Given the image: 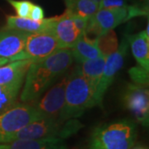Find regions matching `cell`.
<instances>
[{
  "instance_id": "1",
  "label": "cell",
  "mask_w": 149,
  "mask_h": 149,
  "mask_svg": "<svg viewBox=\"0 0 149 149\" xmlns=\"http://www.w3.org/2000/svg\"><path fill=\"white\" fill-rule=\"evenodd\" d=\"M73 59L70 48H59L46 58L33 61L26 73L21 101L32 103L37 100L54 80L69 69Z\"/></svg>"
},
{
  "instance_id": "2",
  "label": "cell",
  "mask_w": 149,
  "mask_h": 149,
  "mask_svg": "<svg viewBox=\"0 0 149 149\" xmlns=\"http://www.w3.org/2000/svg\"><path fill=\"white\" fill-rule=\"evenodd\" d=\"M137 139V126L128 119L104 123L94 128L88 149H132Z\"/></svg>"
},
{
  "instance_id": "3",
  "label": "cell",
  "mask_w": 149,
  "mask_h": 149,
  "mask_svg": "<svg viewBox=\"0 0 149 149\" xmlns=\"http://www.w3.org/2000/svg\"><path fill=\"white\" fill-rule=\"evenodd\" d=\"M83 125L75 118L58 120L42 118L27 124L24 128L9 134L0 140V143H6L16 140L61 139H65L76 133Z\"/></svg>"
},
{
  "instance_id": "4",
  "label": "cell",
  "mask_w": 149,
  "mask_h": 149,
  "mask_svg": "<svg viewBox=\"0 0 149 149\" xmlns=\"http://www.w3.org/2000/svg\"><path fill=\"white\" fill-rule=\"evenodd\" d=\"M95 105V91L82 75L79 66H76L67 77L64 108L61 119L65 121L76 118L85 109Z\"/></svg>"
},
{
  "instance_id": "5",
  "label": "cell",
  "mask_w": 149,
  "mask_h": 149,
  "mask_svg": "<svg viewBox=\"0 0 149 149\" xmlns=\"http://www.w3.org/2000/svg\"><path fill=\"white\" fill-rule=\"evenodd\" d=\"M42 118L32 103H16L0 114V140Z\"/></svg>"
},
{
  "instance_id": "6",
  "label": "cell",
  "mask_w": 149,
  "mask_h": 149,
  "mask_svg": "<svg viewBox=\"0 0 149 149\" xmlns=\"http://www.w3.org/2000/svg\"><path fill=\"white\" fill-rule=\"evenodd\" d=\"M60 47L58 41L52 31H47L29 33L26 38L23 51L12 58L10 61L20 60L39 61L46 58Z\"/></svg>"
},
{
  "instance_id": "7",
  "label": "cell",
  "mask_w": 149,
  "mask_h": 149,
  "mask_svg": "<svg viewBox=\"0 0 149 149\" xmlns=\"http://www.w3.org/2000/svg\"><path fill=\"white\" fill-rule=\"evenodd\" d=\"M128 48V42L126 37H123L120 46L117 50L106 57L104 70L99 85L95 93V105H101L104 96L112 84L115 75L123 67L125 56Z\"/></svg>"
},
{
  "instance_id": "8",
  "label": "cell",
  "mask_w": 149,
  "mask_h": 149,
  "mask_svg": "<svg viewBox=\"0 0 149 149\" xmlns=\"http://www.w3.org/2000/svg\"><path fill=\"white\" fill-rule=\"evenodd\" d=\"M128 6L113 9H99L88 21L85 33H91L95 38L128 21Z\"/></svg>"
},
{
  "instance_id": "9",
  "label": "cell",
  "mask_w": 149,
  "mask_h": 149,
  "mask_svg": "<svg viewBox=\"0 0 149 149\" xmlns=\"http://www.w3.org/2000/svg\"><path fill=\"white\" fill-rule=\"evenodd\" d=\"M67 77H64L57 84L52 86L40 99L38 98L32 105L43 118L61 120V113L65 104V91ZM63 121V120H62Z\"/></svg>"
},
{
  "instance_id": "10",
  "label": "cell",
  "mask_w": 149,
  "mask_h": 149,
  "mask_svg": "<svg viewBox=\"0 0 149 149\" xmlns=\"http://www.w3.org/2000/svg\"><path fill=\"white\" fill-rule=\"evenodd\" d=\"M124 104L137 122L148 127L149 121V93L146 87L128 85L123 97Z\"/></svg>"
},
{
  "instance_id": "11",
  "label": "cell",
  "mask_w": 149,
  "mask_h": 149,
  "mask_svg": "<svg viewBox=\"0 0 149 149\" xmlns=\"http://www.w3.org/2000/svg\"><path fill=\"white\" fill-rule=\"evenodd\" d=\"M56 36L61 48H71L81 34L75 27L67 10L61 16L52 17L50 28Z\"/></svg>"
},
{
  "instance_id": "12",
  "label": "cell",
  "mask_w": 149,
  "mask_h": 149,
  "mask_svg": "<svg viewBox=\"0 0 149 149\" xmlns=\"http://www.w3.org/2000/svg\"><path fill=\"white\" fill-rule=\"evenodd\" d=\"M28 34L7 27L0 30V57L11 60L22 52Z\"/></svg>"
},
{
  "instance_id": "13",
  "label": "cell",
  "mask_w": 149,
  "mask_h": 149,
  "mask_svg": "<svg viewBox=\"0 0 149 149\" xmlns=\"http://www.w3.org/2000/svg\"><path fill=\"white\" fill-rule=\"evenodd\" d=\"M70 49L71 51L73 58L75 59L78 63L103 56L98 47L97 38L88 37L85 32L80 34L72 47Z\"/></svg>"
},
{
  "instance_id": "14",
  "label": "cell",
  "mask_w": 149,
  "mask_h": 149,
  "mask_svg": "<svg viewBox=\"0 0 149 149\" xmlns=\"http://www.w3.org/2000/svg\"><path fill=\"white\" fill-rule=\"evenodd\" d=\"M133 57L139 65L149 71V37L145 31L127 36Z\"/></svg>"
},
{
  "instance_id": "15",
  "label": "cell",
  "mask_w": 149,
  "mask_h": 149,
  "mask_svg": "<svg viewBox=\"0 0 149 149\" xmlns=\"http://www.w3.org/2000/svg\"><path fill=\"white\" fill-rule=\"evenodd\" d=\"M6 27L17 31L29 32H39L50 30L52 17L44 18L42 21H34L29 17H20L17 16H8L6 18Z\"/></svg>"
},
{
  "instance_id": "16",
  "label": "cell",
  "mask_w": 149,
  "mask_h": 149,
  "mask_svg": "<svg viewBox=\"0 0 149 149\" xmlns=\"http://www.w3.org/2000/svg\"><path fill=\"white\" fill-rule=\"evenodd\" d=\"M63 140L61 139L16 140L0 143V149H66Z\"/></svg>"
},
{
  "instance_id": "17",
  "label": "cell",
  "mask_w": 149,
  "mask_h": 149,
  "mask_svg": "<svg viewBox=\"0 0 149 149\" xmlns=\"http://www.w3.org/2000/svg\"><path fill=\"white\" fill-rule=\"evenodd\" d=\"M105 60L106 58L104 56H100L93 60L85 61L78 65L82 75L87 80L95 93L103 74Z\"/></svg>"
},
{
  "instance_id": "18",
  "label": "cell",
  "mask_w": 149,
  "mask_h": 149,
  "mask_svg": "<svg viewBox=\"0 0 149 149\" xmlns=\"http://www.w3.org/2000/svg\"><path fill=\"white\" fill-rule=\"evenodd\" d=\"M32 61V60H20L0 66V85L11 83L21 77H25Z\"/></svg>"
},
{
  "instance_id": "19",
  "label": "cell",
  "mask_w": 149,
  "mask_h": 149,
  "mask_svg": "<svg viewBox=\"0 0 149 149\" xmlns=\"http://www.w3.org/2000/svg\"><path fill=\"white\" fill-rule=\"evenodd\" d=\"M23 80L24 77H21L11 83L0 85V114L16 104Z\"/></svg>"
},
{
  "instance_id": "20",
  "label": "cell",
  "mask_w": 149,
  "mask_h": 149,
  "mask_svg": "<svg viewBox=\"0 0 149 149\" xmlns=\"http://www.w3.org/2000/svg\"><path fill=\"white\" fill-rule=\"evenodd\" d=\"M66 9L74 15L89 20L100 9L99 3L92 0H65Z\"/></svg>"
},
{
  "instance_id": "21",
  "label": "cell",
  "mask_w": 149,
  "mask_h": 149,
  "mask_svg": "<svg viewBox=\"0 0 149 149\" xmlns=\"http://www.w3.org/2000/svg\"><path fill=\"white\" fill-rule=\"evenodd\" d=\"M98 47L100 48L101 54L106 58L110 54L114 52L118 47L117 36L113 30L105 32L97 38Z\"/></svg>"
},
{
  "instance_id": "22",
  "label": "cell",
  "mask_w": 149,
  "mask_h": 149,
  "mask_svg": "<svg viewBox=\"0 0 149 149\" xmlns=\"http://www.w3.org/2000/svg\"><path fill=\"white\" fill-rule=\"evenodd\" d=\"M128 74L135 85L146 87L148 85V70H146L140 65H137L130 68Z\"/></svg>"
},
{
  "instance_id": "23",
  "label": "cell",
  "mask_w": 149,
  "mask_h": 149,
  "mask_svg": "<svg viewBox=\"0 0 149 149\" xmlns=\"http://www.w3.org/2000/svg\"><path fill=\"white\" fill-rule=\"evenodd\" d=\"M16 11L17 17H29L32 9V3L29 0H6Z\"/></svg>"
},
{
  "instance_id": "24",
  "label": "cell",
  "mask_w": 149,
  "mask_h": 149,
  "mask_svg": "<svg viewBox=\"0 0 149 149\" xmlns=\"http://www.w3.org/2000/svg\"><path fill=\"white\" fill-rule=\"evenodd\" d=\"M128 5V0H101L99 3L100 9L119 8Z\"/></svg>"
},
{
  "instance_id": "25",
  "label": "cell",
  "mask_w": 149,
  "mask_h": 149,
  "mask_svg": "<svg viewBox=\"0 0 149 149\" xmlns=\"http://www.w3.org/2000/svg\"><path fill=\"white\" fill-rule=\"evenodd\" d=\"M68 12H69V11H68ZM70 13L71 18H72V20L74 22V26L77 28V30H78L80 33L85 32L86 27H87V25H88V21H89V20H87V19H85V18H83V17H81L77 16V15H74V14L71 13Z\"/></svg>"
},
{
  "instance_id": "26",
  "label": "cell",
  "mask_w": 149,
  "mask_h": 149,
  "mask_svg": "<svg viewBox=\"0 0 149 149\" xmlns=\"http://www.w3.org/2000/svg\"><path fill=\"white\" fill-rule=\"evenodd\" d=\"M44 17H45V13L42 8L37 4H33L30 12L29 18L34 21H42L44 19Z\"/></svg>"
},
{
  "instance_id": "27",
  "label": "cell",
  "mask_w": 149,
  "mask_h": 149,
  "mask_svg": "<svg viewBox=\"0 0 149 149\" xmlns=\"http://www.w3.org/2000/svg\"><path fill=\"white\" fill-rule=\"evenodd\" d=\"M10 60L8 58H4V57H0V66L6 65L7 63H9Z\"/></svg>"
},
{
  "instance_id": "28",
  "label": "cell",
  "mask_w": 149,
  "mask_h": 149,
  "mask_svg": "<svg viewBox=\"0 0 149 149\" xmlns=\"http://www.w3.org/2000/svg\"><path fill=\"white\" fill-rule=\"evenodd\" d=\"M92 1H94V2H96V3H100L101 2V0H92Z\"/></svg>"
},
{
  "instance_id": "29",
  "label": "cell",
  "mask_w": 149,
  "mask_h": 149,
  "mask_svg": "<svg viewBox=\"0 0 149 149\" xmlns=\"http://www.w3.org/2000/svg\"><path fill=\"white\" fill-rule=\"evenodd\" d=\"M135 149H146V148H137Z\"/></svg>"
},
{
  "instance_id": "30",
  "label": "cell",
  "mask_w": 149,
  "mask_h": 149,
  "mask_svg": "<svg viewBox=\"0 0 149 149\" xmlns=\"http://www.w3.org/2000/svg\"><path fill=\"white\" fill-rule=\"evenodd\" d=\"M147 1H148V0H147Z\"/></svg>"
}]
</instances>
